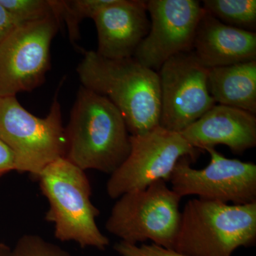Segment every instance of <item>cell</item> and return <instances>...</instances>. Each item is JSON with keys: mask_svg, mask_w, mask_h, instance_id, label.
Segmentation results:
<instances>
[{"mask_svg": "<svg viewBox=\"0 0 256 256\" xmlns=\"http://www.w3.org/2000/svg\"><path fill=\"white\" fill-rule=\"evenodd\" d=\"M82 86L105 96L124 118L128 132L138 136L159 126V75L134 57L109 60L85 50L77 67Z\"/></svg>", "mask_w": 256, "mask_h": 256, "instance_id": "cell-1", "label": "cell"}, {"mask_svg": "<svg viewBox=\"0 0 256 256\" xmlns=\"http://www.w3.org/2000/svg\"><path fill=\"white\" fill-rule=\"evenodd\" d=\"M65 131V158L84 171L111 174L130 151V134L122 114L105 96L82 86Z\"/></svg>", "mask_w": 256, "mask_h": 256, "instance_id": "cell-2", "label": "cell"}, {"mask_svg": "<svg viewBox=\"0 0 256 256\" xmlns=\"http://www.w3.org/2000/svg\"><path fill=\"white\" fill-rule=\"evenodd\" d=\"M256 240V202L234 205L188 200L181 210L174 248L186 256H232Z\"/></svg>", "mask_w": 256, "mask_h": 256, "instance_id": "cell-3", "label": "cell"}, {"mask_svg": "<svg viewBox=\"0 0 256 256\" xmlns=\"http://www.w3.org/2000/svg\"><path fill=\"white\" fill-rule=\"evenodd\" d=\"M36 180L50 204L46 220L54 224L56 238L77 242L84 248L106 250L110 242L96 224L100 212L90 200L92 188L85 171L60 158Z\"/></svg>", "mask_w": 256, "mask_h": 256, "instance_id": "cell-4", "label": "cell"}, {"mask_svg": "<svg viewBox=\"0 0 256 256\" xmlns=\"http://www.w3.org/2000/svg\"><path fill=\"white\" fill-rule=\"evenodd\" d=\"M56 94L45 118L32 114L16 96L0 98V140L12 152L15 171L37 178L66 152V138Z\"/></svg>", "mask_w": 256, "mask_h": 256, "instance_id": "cell-5", "label": "cell"}, {"mask_svg": "<svg viewBox=\"0 0 256 256\" xmlns=\"http://www.w3.org/2000/svg\"><path fill=\"white\" fill-rule=\"evenodd\" d=\"M106 224L120 242L152 244L173 250L181 220L182 198L159 180L148 188L117 198Z\"/></svg>", "mask_w": 256, "mask_h": 256, "instance_id": "cell-6", "label": "cell"}, {"mask_svg": "<svg viewBox=\"0 0 256 256\" xmlns=\"http://www.w3.org/2000/svg\"><path fill=\"white\" fill-rule=\"evenodd\" d=\"M130 151L124 163L110 174L106 185L111 198L144 190L159 180L170 182L175 166L183 156L194 162L201 151L182 136L158 126L142 134L130 136Z\"/></svg>", "mask_w": 256, "mask_h": 256, "instance_id": "cell-7", "label": "cell"}, {"mask_svg": "<svg viewBox=\"0 0 256 256\" xmlns=\"http://www.w3.org/2000/svg\"><path fill=\"white\" fill-rule=\"evenodd\" d=\"M60 22L53 16L18 25L0 42V98L32 92L44 82Z\"/></svg>", "mask_w": 256, "mask_h": 256, "instance_id": "cell-8", "label": "cell"}, {"mask_svg": "<svg viewBox=\"0 0 256 256\" xmlns=\"http://www.w3.org/2000/svg\"><path fill=\"white\" fill-rule=\"evenodd\" d=\"M206 151L210 161L203 169L192 168L190 156L178 160L170 180L172 190L181 198L196 195L201 200L234 205L256 202V164L229 159L215 148Z\"/></svg>", "mask_w": 256, "mask_h": 256, "instance_id": "cell-9", "label": "cell"}, {"mask_svg": "<svg viewBox=\"0 0 256 256\" xmlns=\"http://www.w3.org/2000/svg\"><path fill=\"white\" fill-rule=\"evenodd\" d=\"M158 73L160 127L182 132L216 104L208 90V69L192 50L173 56Z\"/></svg>", "mask_w": 256, "mask_h": 256, "instance_id": "cell-10", "label": "cell"}, {"mask_svg": "<svg viewBox=\"0 0 256 256\" xmlns=\"http://www.w3.org/2000/svg\"><path fill=\"white\" fill-rule=\"evenodd\" d=\"M150 30L134 58L158 72L173 56L193 50L198 23L205 10L196 0L146 1Z\"/></svg>", "mask_w": 256, "mask_h": 256, "instance_id": "cell-11", "label": "cell"}, {"mask_svg": "<svg viewBox=\"0 0 256 256\" xmlns=\"http://www.w3.org/2000/svg\"><path fill=\"white\" fill-rule=\"evenodd\" d=\"M99 55L109 60L134 56L150 30L146 1L112 0L92 18Z\"/></svg>", "mask_w": 256, "mask_h": 256, "instance_id": "cell-12", "label": "cell"}, {"mask_svg": "<svg viewBox=\"0 0 256 256\" xmlns=\"http://www.w3.org/2000/svg\"><path fill=\"white\" fill-rule=\"evenodd\" d=\"M180 133L201 152L223 144L234 154H242L256 146V114L216 104Z\"/></svg>", "mask_w": 256, "mask_h": 256, "instance_id": "cell-13", "label": "cell"}, {"mask_svg": "<svg viewBox=\"0 0 256 256\" xmlns=\"http://www.w3.org/2000/svg\"><path fill=\"white\" fill-rule=\"evenodd\" d=\"M192 52L208 69L256 60V33L225 24L205 11Z\"/></svg>", "mask_w": 256, "mask_h": 256, "instance_id": "cell-14", "label": "cell"}, {"mask_svg": "<svg viewBox=\"0 0 256 256\" xmlns=\"http://www.w3.org/2000/svg\"><path fill=\"white\" fill-rule=\"evenodd\" d=\"M208 86L216 104L256 114V60L208 69Z\"/></svg>", "mask_w": 256, "mask_h": 256, "instance_id": "cell-15", "label": "cell"}, {"mask_svg": "<svg viewBox=\"0 0 256 256\" xmlns=\"http://www.w3.org/2000/svg\"><path fill=\"white\" fill-rule=\"evenodd\" d=\"M202 5L205 11L225 24L255 32L256 0H204Z\"/></svg>", "mask_w": 256, "mask_h": 256, "instance_id": "cell-16", "label": "cell"}, {"mask_svg": "<svg viewBox=\"0 0 256 256\" xmlns=\"http://www.w3.org/2000/svg\"><path fill=\"white\" fill-rule=\"evenodd\" d=\"M112 0H54L56 15L68 28L69 40L76 48L80 38L79 25L85 18H92Z\"/></svg>", "mask_w": 256, "mask_h": 256, "instance_id": "cell-17", "label": "cell"}, {"mask_svg": "<svg viewBox=\"0 0 256 256\" xmlns=\"http://www.w3.org/2000/svg\"><path fill=\"white\" fill-rule=\"evenodd\" d=\"M0 4L18 25L56 16L54 0H0Z\"/></svg>", "mask_w": 256, "mask_h": 256, "instance_id": "cell-18", "label": "cell"}, {"mask_svg": "<svg viewBox=\"0 0 256 256\" xmlns=\"http://www.w3.org/2000/svg\"><path fill=\"white\" fill-rule=\"evenodd\" d=\"M9 256H72L62 247L34 234H25L18 239Z\"/></svg>", "mask_w": 256, "mask_h": 256, "instance_id": "cell-19", "label": "cell"}, {"mask_svg": "<svg viewBox=\"0 0 256 256\" xmlns=\"http://www.w3.org/2000/svg\"><path fill=\"white\" fill-rule=\"evenodd\" d=\"M114 249L120 256H186L153 244L138 246L120 242L114 246Z\"/></svg>", "mask_w": 256, "mask_h": 256, "instance_id": "cell-20", "label": "cell"}, {"mask_svg": "<svg viewBox=\"0 0 256 256\" xmlns=\"http://www.w3.org/2000/svg\"><path fill=\"white\" fill-rule=\"evenodd\" d=\"M15 170L12 152L0 140V176Z\"/></svg>", "mask_w": 256, "mask_h": 256, "instance_id": "cell-21", "label": "cell"}, {"mask_svg": "<svg viewBox=\"0 0 256 256\" xmlns=\"http://www.w3.org/2000/svg\"><path fill=\"white\" fill-rule=\"evenodd\" d=\"M18 26L12 16L0 4V42H2Z\"/></svg>", "mask_w": 256, "mask_h": 256, "instance_id": "cell-22", "label": "cell"}, {"mask_svg": "<svg viewBox=\"0 0 256 256\" xmlns=\"http://www.w3.org/2000/svg\"><path fill=\"white\" fill-rule=\"evenodd\" d=\"M10 248L4 244H0V256H9Z\"/></svg>", "mask_w": 256, "mask_h": 256, "instance_id": "cell-23", "label": "cell"}]
</instances>
